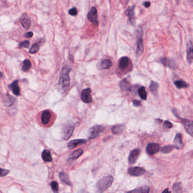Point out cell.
<instances>
[{"label":"cell","instance_id":"1","mask_svg":"<svg viewBox=\"0 0 193 193\" xmlns=\"http://www.w3.org/2000/svg\"><path fill=\"white\" fill-rule=\"evenodd\" d=\"M113 177L112 176H108L104 177L100 180L96 184V193H104L112 185Z\"/></svg>","mask_w":193,"mask_h":193},{"label":"cell","instance_id":"2","mask_svg":"<svg viewBox=\"0 0 193 193\" xmlns=\"http://www.w3.org/2000/svg\"><path fill=\"white\" fill-rule=\"evenodd\" d=\"M72 70L70 67L68 65H65L62 67L60 75L58 84L62 88H67L69 86L70 83V78L69 72Z\"/></svg>","mask_w":193,"mask_h":193},{"label":"cell","instance_id":"3","mask_svg":"<svg viewBox=\"0 0 193 193\" xmlns=\"http://www.w3.org/2000/svg\"><path fill=\"white\" fill-rule=\"evenodd\" d=\"M105 129V127L103 125H95L91 127L89 129L88 138L89 139H95L100 136L101 133H103Z\"/></svg>","mask_w":193,"mask_h":193},{"label":"cell","instance_id":"4","mask_svg":"<svg viewBox=\"0 0 193 193\" xmlns=\"http://www.w3.org/2000/svg\"><path fill=\"white\" fill-rule=\"evenodd\" d=\"M75 125L72 123H67L63 125L62 129V137L64 140H68L72 136Z\"/></svg>","mask_w":193,"mask_h":193},{"label":"cell","instance_id":"5","mask_svg":"<svg viewBox=\"0 0 193 193\" xmlns=\"http://www.w3.org/2000/svg\"><path fill=\"white\" fill-rule=\"evenodd\" d=\"M173 112L174 115H175L176 117H177L180 120H181V123L183 124L186 132L190 136L192 137L193 132V122L190 121V120H186V119H182L181 117H180L179 115H177V112H176V110L175 109L173 110Z\"/></svg>","mask_w":193,"mask_h":193},{"label":"cell","instance_id":"6","mask_svg":"<svg viewBox=\"0 0 193 193\" xmlns=\"http://www.w3.org/2000/svg\"><path fill=\"white\" fill-rule=\"evenodd\" d=\"M87 18L90 22L93 23L95 26H98V11L95 7H92L87 14Z\"/></svg>","mask_w":193,"mask_h":193},{"label":"cell","instance_id":"7","mask_svg":"<svg viewBox=\"0 0 193 193\" xmlns=\"http://www.w3.org/2000/svg\"><path fill=\"white\" fill-rule=\"evenodd\" d=\"M91 90L89 88L83 89L81 93V99L84 103L89 104L92 101V98L91 95Z\"/></svg>","mask_w":193,"mask_h":193},{"label":"cell","instance_id":"8","mask_svg":"<svg viewBox=\"0 0 193 193\" xmlns=\"http://www.w3.org/2000/svg\"><path fill=\"white\" fill-rule=\"evenodd\" d=\"M146 172V170H144L143 168L138 167H130L128 169V173L130 174L131 176L138 177L141 176L144 174Z\"/></svg>","mask_w":193,"mask_h":193},{"label":"cell","instance_id":"9","mask_svg":"<svg viewBox=\"0 0 193 193\" xmlns=\"http://www.w3.org/2000/svg\"><path fill=\"white\" fill-rule=\"evenodd\" d=\"M160 150V145L155 143H150L147 144L146 151L150 155H153L158 152Z\"/></svg>","mask_w":193,"mask_h":193},{"label":"cell","instance_id":"10","mask_svg":"<svg viewBox=\"0 0 193 193\" xmlns=\"http://www.w3.org/2000/svg\"><path fill=\"white\" fill-rule=\"evenodd\" d=\"M19 22L23 28L26 29H29L31 24L30 18L26 13L23 14L20 17Z\"/></svg>","mask_w":193,"mask_h":193},{"label":"cell","instance_id":"11","mask_svg":"<svg viewBox=\"0 0 193 193\" xmlns=\"http://www.w3.org/2000/svg\"><path fill=\"white\" fill-rule=\"evenodd\" d=\"M140 151H141L139 149L137 148V149L132 150L130 152L129 156V164L133 165L136 163L137 161V160H138V158L139 155L140 154Z\"/></svg>","mask_w":193,"mask_h":193},{"label":"cell","instance_id":"12","mask_svg":"<svg viewBox=\"0 0 193 193\" xmlns=\"http://www.w3.org/2000/svg\"><path fill=\"white\" fill-rule=\"evenodd\" d=\"M52 115L51 112L49 110H46L41 113V122L43 125H47L50 122Z\"/></svg>","mask_w":193,"mask_h":193},{"label":"cell","instance_id":"13","mask_svg":"<svg viewBox=\"0 0 193 193\" xmlns=\"http://www.w3.org/2000/svg\"><path fill=\"white\" fill-rule=\"evenodd\" d=\"M112 66V61L109 59H103L98 63L99 69H108Z\"/></svg>","mask_w":193,"mask_h":193},{"label":"cell","instance_id":"14","mask_svg":"<svg viewBox=\"0 0 193 193\" xmlns=\"http://www.w3.org/2000/svg\"><path fill=\"white\" fill-rule=\"evenodd\" d=\"M173 143H174L173 147H175L177 149L181 148L182 147H183L184 146V143L182 142V136L181 133H177L176 134L174 137Z\"/></svg>","mask_w":193,"mask_h":193},{"label":"cell","instance_id":"15","mask_svg":"<svg viewBox=\"0 0 193 193\" xmlns=\"http://www.w3.org/2000/svg\"><path fill=\"white\" fill-rule=\"evenodd\" d=\"M9 88L12 90L13 94L16 96H20V88L18 84V81L15 80L13 81V82L9 85Z\"/></svg>","mask_w":193,"mask_h":193},{"label":"cell","instance_id":"16","mask_svg":"<svg viewBox=\"0 0 193 193\" xmlns=\"http://www.w3.org/2000/svg\"><path fill=\"white\" fill-rule=\"evenodd\" d=\"M135 5L130 7L128 9H127L126 11L125 12V15L127 17H128L129 18L130 23L134 25V23L135 22V15H134V9H135Z\"/></svg>","mask_w":193,"mask_h":193},{"label":"cell","instance_id":"17","mask_svg":"<svg viewBox=\"0 0 193 193\" xmlns=\"http://www.w3.org/2000/svg\"><path fill=\"white\" fill-rule=\"evenodd\" d=\"M87 142V140L86 139H74V140H72L71 141H70L68 144H67V147L69 148L70 149H73L76 147H77L78 145H80V144H84Z\"/></svg>","mask_w":193,"mask_h":193},{"label":"cell","instance_id":"18","mask_svg":"<svg viewBox=\"0 0 193 193\" xmlns=\"http://www.w3.org/2000/svg\"><path fill=\"white\" fill-rule=\"evenodd\" d=\"M120 87L122 91H131L132 89V86L129 81H127L126 79H124L121 81L120 83Z\"/></svg>","mask_w":193,"mask_h":193},{"label":"cell","instance_id":"19","mask_svg":"<svg viewBox=\"0 0 193 193\" xmlns=\"http://www.w3.org/2000/svg\"><path fill=\"white\" fill-rule=\"evenodd\" d=\"M143 51H144V46H143V39L142 36H140L137 42V46L136 52L137 56H142L143 53Z\"/></svg>","mask_w":193,"mask_h":193},{"label":"cell","instance_id":"20","mask_svg":"<svg viewBox=\"0 0 193 193\" xmlns=\"http://www.w3.org/2000/svg\"><path fill=\"white\" fill-rule=\"evenodd\" d=\"M193 49L192 42L190 41L187 44V60L188 63L191 64L193 62Z\"/></svg>","mask_w":193,"mask_h":193},{"label":"cell","instance_id":"21","mask_svg":"<svg viewBox=\"0 0 193 193\" xmlns=\"http://www.w3.org/2000/svg\"><path fill=\"white\" fill-rule=\"evenodd\" d=\"M130 62V60L127 57H122L119 61V68L121 70H125Z\"/></svg>","mask_w":193,"mask_h":193},{"label":"cell","instance_id":"22","mask_svg":"<svg viewBox=\"0 0 193 193\" xmlns=\"http://www.w3.org/2000/svg\"><path fill=\"white\" fill-rule=\"evenodd\" d=\"M125 129V126L124 125H117L112 127L111 130L112 133L115 135H118L124 131Z\"/></svg>","mask_w":193,"mask_h":193},{"label":"cell","instance_id":"23","mask_svg":"<svg viewBox=\"0 0 193 193\" xmlns=\"http://www.w3.org/2000/svg\"><path fill=\"white\" fill-rule=\"evenodd\" d=\"M15 99L11 95L7 94L5 98L3 100V104L6 107H11L14 103Z\"/></svg>","mask_w":193,"mask_h":193},{"label":"cell","instance_id":"24","mask_svg":"<svg viewBox=\"0 0 193 193\" xmlns=\"http://www.w3.org/2000/svg\"><path fill=\"white\" fill-rule=\"evenodd\" d=\"M160 61L165 67H173V68L175 67L176 64L174 63V62L168 58H162L160 59Z\"/></svg>","mask_w":193,"mask_h":193},{"label":"cell","instance_id":"25","mask_svg":"<svg viewBox=\"0 0 193 193\" xmlns=\"http://www.w3.org/2000/svg\"><path fill=\"white\" fill-rule=\"evenodd\" d=\"M83 150H81V149L75 150L71 154V155H70L69 158V161L72 162V161L76 160V159H77L83 154Z\"/></svg>","mask_w":193,"mask_h":193},{"label":"cell","instance_id":"26","mask_svg":"<svg viewBox=\"0 0 193 193\" xmlns=\"http://www.w3.org/2000/svg\"><path fill=\"white\" fill-rule=\"evenodd\" d=\"M59 176H60V178L61 181L63 182V183H65V184L69 186L72 185V182L70 180L69 177L67 173H65L63 172H61L59 174Z\"/></svg>","mask_w":193,"mask_h":193},{"label":"cell","instance_id":"27","mask_svg":"<svg viewBox=\"0 0 193 193\" xmlns=\"http://www.w3.org/2000/svg\"><path fill=\"white\" fill-rule=\"evenodd\" d=\"M41 157L44 162H52L53 160L51 153L49 150H44L41 154Z\"/></svg>","mask_w":193,"mask_h":193},{"label":"cell","instance_id":"28","mask_svg":"<svg viewBox=\"0 0 193 193\" xmlns=\"http://www.w3.org/2000/svg\"><path fill=\"white\" fill-rule=\"evenodd\" d=\"M31 62L29 59L24 60L22 65V70L24 72H27L31 68Z\"/></svg>","mask_w":193,"mask_h":193},{"label":"cell","instance_id":"29","mask_svg":"<svg viewBox=\"0 0 193 193\" xmlns=\"http://www.w3.org/2000/svg\"><path fill=\"white\" fill-rule=\"evenodd\" d=\"M138 95L140 98L142 99V100H147V94L146 89H145V87L144 86H142L139 88L138 90Z\"/></svg>","mask_w":193,"mask_h":193},{"label":"cell","instance_id":"30","mask_svg":"<svg viewBox=\"0 0 193 193\" xmlns=\"http://www.w3.org/2000/svg\"><path fill=\"white\" fill-rule=\"evenodd\" d=\"M150 89L151 92H152L153 95H157L158 89V83L155 82H153V81L151 82L150 85Z\"/></svg>","mask_w":193,"mask_h":193},{"label":"cell","instance_id":"31","mask_svg":"<svg viewBox=\"0 0 193 193\" xmlns=\"http://www.w3.org/2000/svg\"><path fill=\"white\" fill-rule=\"evenodd\" d=\"M174 84L176 86V87L179 89L181 88H187L188 87V84L182 80H178L174 82Z\"/></svg>","mask_w":193,"mask_h":193},{"label":"cell","instance_id":"32","mask_svg":"<svg viewBox=\"0 0 193 193\" xmlns=\"http://www.w3.org/2000/svg\"><path fill=\"white\" fill-rule=\"evenodd\" d=\"M174 148V147L172 145H167L162 147L161 151L163 153H169L173 151Z\"/></svg>","mask_w":193,"mask_h":193},{"label":"cell","instance_id":"33","mask_svg":"<svg viewBox=\"0 0 193 193\" xmlns=\"http://www.w3.org/2000/svg\"><path fill=\"white\" fill-rule=\"evenodd\" d=\"M173 190L174 193H182V186L181 183H177L173 185Z\"/></svg>","mask_w":193,"mask_h":193},{"label":"cell","instance_id":"34","mask_svg":"<svg viewBox=\"0 0 193 193\" xmlns=\"http://www.w3.org/2000/svg\"><path fill=\"white\" fill-rule=\"evenodd\" d=\"M39 49H40L39 46L37 44H34L32 45V46L29 49V53L32 54H35L39 51Z\"/></svg>","mask_w":193,"mask_h":193},{"label":"cell","instance_id":"35","mask_svg":"<svg viewBox=\"0 0 193 193\" xmlns=\"http://www.w3.org/2000/svg\"><path fill=\"white\" fill-rule=\"evenodd\" d=\"M51 186L54 193H58V184L57 182L52 181L51 183Z\"/></svg>","mask_w":193,"mask_h":193},{"label":"cell","instance_id":"36","mask_svg":"<svg viewBox=\"0 0 193 193\" xmlns=\"http://www.w3.org/2000/svg\"><path fill=\"white\" fill-rule=\"evenodd\" d=\"M150 191V188L147 186H143L139 188L137 193H148Z\"/></svg>","mask_w":193,"mask_h":193},{"label":"cell","instance_id":"37","mask_svg":"<svg viewBox=\"0 0 193 193\" xmlns=\"http://www.w3.org/2000/svg\"><path fill=\"white\" fill-rule=\"evenodd\" d=\"M10 172V170L8 169H5L0 168V177H3L7 176Z\"/></svg>","mask_w":193,"mask_h":193},{"label":"cell","instance_id":"38","mask_svg":"<svg viewBox=\"0 0 193 193\" xmlns=\"http://www.w3.org/2000/svg\"><path fill=\"white\" fill-rule=\"evenodd\" d=\"M29 46V40H25L24 41H22L19 44V48H28Z\"/></svg>","mask_w":193,"mask_h":193},{"label":"cell","instance_id":"39","mask_svg":"<svg viewBox=\"0 0 193 193\" xmlns=\"http://www.w3.org/2000/svg\"><path fill=\"white\" fill-rule=\"evenodd\" d=\"M69 14L70 15H72V16H76L77 14H78L77 9L75 8V7L72 8V9H70L69 10Z\"/></svg>","mask_w":193,"mask_h":193},{"label":"cell","instance_id":"40","mask_svg":"<svg viewBox=\"0 0 193 193\" xmlns=\"http://www.w3.org/2000/svg\"><path fill=\"white\" fill-rule=\"evenodd\" d=\"M164 126L166 128H167V129H171L173 127V124L170 122L169 121H165L164 123Z\"/></svg>","mask_w":193,"mask_h":193},{"label":"cell","instance_id":"41","mask_svg":"<svg viewBox=\"0 0 193 193\" xmlns=\"http://www.w3.org/2000/svg\"><path fill=\"white\" fill-rule=\"evenodd\" d=\"M133 104L134 105V106H135L136 107H138L141 105V103L139 100H134L133 101Z\"/></svg>","mask_w":193,"mask_h":193},{"label":"cell","instance_id":"42","mask_svg":"<svg viewBox=\"0 0 193 193\" xmlns=\"http://www.w3.org/2000/svg\"><path fill=\"white\" fill-rule=\"evenodd\" d=\"M33 35H34V34L32 32H28L25 34V37L27 38H31L33 36Z\"/></svg>","mask_w":193,"mask_h":193},{"label":"cell","instance_id":"43","mask_svg":"<svg viewBox=\"0 0 193 193\" xmlns=\"http://www.w3.org/2000/svg\"><path fill=\"white\" fill-rule=\"evenodd\" d=\"M143 5H144L145 8H148L151 5V3H150V2H149V1H146V2H144V3H143Z\"/></svg>","mask_w":193,"mask_h":193},{"label":"cell","instance_id":"44","mask_svg":"<svg viewBox=\"0 0 193 193\" xmlns=\"http://www.w3.org/2000/svg\"><path fill=\"white\" fill-rule=\"evenodd\" d=\"M137 191H138V189H135V190H131V191H128V192L126 193H137Z\"/></svg>","mask_w":193,"mask_h":193},{"label":"cell","instance_id":"45","mask_svg":"<svg viewBox=\"0 0 193 193\" xmlns=\"http://www.w3.org/2000/svg\"><path fill=\"white\" fill-rule=\"evenodd\" d=\"M162 193H170V191L168 188H167V189H165Z\"/></svg>","mask_w":193,"mask_h":193},{"label":"cell","instance_id":"46","mask_svg":"<svg viewBox=\"0 0 193 193\" xmlns=\"http://www.w3.org/2000/svg\"><path fill=\"white\" fill-rule=\"evenodd\" d=\"M80 193H89L88 191H87L86 190H84V189H82V190H81V191H80Z\"/></svg>","mask_w":193,"mask_h":193},{"label":"cell","instance_id":"47","mask_svg":"<svg viewBox=\"0 0 193 193\" xmlns=\"http://www.w3.org/2000/svg\"><path fill=\"white\" fill-rule=\"evenodd\" d=\"M3 77V73L0 72V79Z\"/></svg>","mask_w":193,"mask_h":193}]
</instances>
